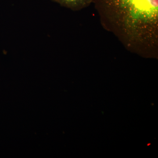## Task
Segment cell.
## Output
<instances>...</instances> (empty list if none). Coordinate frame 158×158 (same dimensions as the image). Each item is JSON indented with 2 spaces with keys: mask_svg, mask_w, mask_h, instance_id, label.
<instances>
[{
  "mask_svg": "<svg viewBox=\"0 0 158 158\" xmlns=\"http://www.w3.org/2000/svg\"><path fill=\"white\" fill-rule=\"evenodd\" d=\"M103 27L127 50L157 58L158 0H92Z\"/></svg>",
  "mask_w": 158,
  "mask_h": 158,
  "instance_id": "obj_1",
  "label": "cell"
},
{
  "mask_svg": "<svg viewBox=\"0 0 158 158\" xmlns=\"http://www.w3.org/2000/svg\"><path fill=\"white\" fill-rule=\"evenodd\" d=\"M60 6L73 11H80L89 7L92 4V0H51Z\"/></svg>",
  "mask_w": 158,
  "mask_h": 158,
  "instance_id": "obj_2",
  "label": "cell"
}]
</instances>
